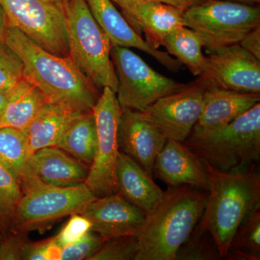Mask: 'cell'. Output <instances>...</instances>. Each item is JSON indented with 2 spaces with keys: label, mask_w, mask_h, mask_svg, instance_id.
<instances>
[{
  "label": "cell",
  "mask_w": 260,
  "mask_h": 260,
  "mask_svg": "<svg viewBox=\"0 0 260 260\" xmlns=\"http://www.w3.org/2000/svg\"><path fill=\"white\" fill-rule=\"evenodd\" d=\"M0 243V260H21L29 242L27 233L11 231Z\"/></svg>",
  "instance_id": "cell-33"
},
{
  "label": "cell",
  "mask_w": 260,
  "mask_h": 260,
  "mask_svg": "<svg viewBox=\"0 0 260 260\" xmlns=\"http://www.w3.org/2000/svg\"><path fill=\"white\" fill-rule=\"evenodd\" d=\"M184 144L203 162L223 172L251 167L260 158V104L220 127L194 126Z\"/></svg>",
  "instance_id": "cell-4"
},
{
  "label": "cell",
  "mask_w": 260,
  "mask_h": 260,
  "mask_svg": "<svg viewBox=\"0 0 260 260\" xmlns=\"http://www.w3.org/2000/svg\"><path fill=\"white\" fill-rule=\"evenodd\" d=\"M88 172V166L64 150L56 146L47 147L31 154L21 179L34 178L47 185L70 187L84 184Z\"/></svg>",
  "instance_id": "cell-18"
},
{
  "label": "cell",
  "mask_w": 260,
  "mask_h": 260,
  "mask_svg": "<svg viewBox=\"0 0 260 260\" xmlns=\"http://www.w3.org/2000/svg\"><path fill=\"white\" fill-rule=\"evenodd\" d=\"M21 197L12 231H44L64 217L80 214L95 199L85 183L70 187L47 185L34 178L20 181Z\"/></svg>",
  "instance_id": "cell-6"
},
{
  "label": "cell",
  "mask_w": 260,
  "mask_h": 260,
  "mask_svg": "<svg viewBox=\"0 0 260 260\" xmlns=\"http://www.w3.org/2000/svg\"><path fill=\"white\" fill-rule=\"evenodd\" d=\"M91 231V223L81 214L70 215V218L59 234L54 237L61 247L75 244Z\"/></svg>",
  "instance_id": "cell-32"
},
{
  "label": "cell",
  "mask_w": 260,
  "mask_h": 260,
  "mask_svg": "<svg viewBox=\"0 0 260 260\" xmlns=\"http://www.w3.org/2000/svg\"><path fill=\"white\" fill-rule=\"evenodd\" d=\"M226 1L235 2V3H244V4L248 5L260 3V0H226Z\"/></svg>",
  "instance_id": "cell-39"
},
{
  "label": "cell",
  "mask_w": 260,
  "mask_h": 260,
  "mask_svg": "<svg viewBox=\"0 0 260 260\" xmlns=\"http://www.w3.org/2000/svg\"><path fill=\"white\" fill-rule=\"evenodd\" d=\"M153 173L169 187L189 185L208 191L204 162L184 142L167 140L155 159Z\"/></svg>",
  "instance_id": "cell-17"
},
{
  "label": "cell",
  "mask_w": 260,
  "mask_h": 260,
  "mask_svg": "<svg viewBox=\"0 0 260 260\" xmlns=\"http://www.w3.org/2000/svg\"><path fill=\"white\" fill-rule=\"evenodd\" d=\"M97 139L93 112L85 113L73 121L56 146L90 168L95 157Z\"/></svg>",
  "instance_id": "cell-23"
},
{
  "label": "cell",
  "mask_w": 260,
  "mask_h": 260,
  "mask_svg": "<svg viewBox=\"0 0 260 260\" xmlns=\"http://www.w3.org/2000/svg\"><path fill=\"white\" fill-rule=\"evenodd\" d=\"M201 77L208 86L260 93V59L240 44L220 48L208 53Z\"/></svg>",
  "instance_id": "cell-12"
},
{
  "label": "cell",
  "mask_w": 260,
  "mask_h": 260,
  "mask_svg": "<svg viewBox=\"0 0 260 260\" xmlns=\"http://www.w3.org/2000/svg\"><path fill=\"white\" fill-rule=\"evenodd\" d=\"M61 250L54 237L37 243H29L23 259L25 260H60Z\"/></svg>",
  "instance_id": "cell-34"
},
{
  "label": "cell",
  "mask_w": 260,
  "mask_h": 260,
  "mask_svg": "<svg viewBox=\"0 0 260 260\" xmlns=\"http://www.w3.org/2000/svg\"><path fill=\"white\" fill-rule=\"evenodd\" d=\"M5 235L3 234V232L0 231V243H1L2 240H3V238H4Z\"/></svg>",
  "instance_id": "cell-41"
},
{
  "label": "cell",
  "mask_w": 260,
  "mask_h": 260,
  "mask_svg": "<svg viewBox=\"0 0 260 260\" xmlns=\"http://www.w3.org/2000/svg\"><path fill=\"white\" fill-rule=\"evenodd\" d=\"M208 191L189 185L169 187L146 215L135 237L134 260H175L179 249L199 222Z\"/></svg>",
  "instance_id": "cell-3"
},
{
  "label": "cell",
  "mask_w": 260,
  "mask_h": 260,
  "mask_svg": "<svg viewBox=\"0 0 260 260\" xmlns=\"http://www.w3.org/2000/svg\"><path fill=\"white\" fill-rule=\"evenodd\" d=\"M70 57L95 88L117 91L111 57L112 44L90 13L85 0H69L65 7Z\"/></svg>",
  "instance_id": "cell-5"
},
{
  "label": "cell",
  "mask_w": 260,
  "mask_h": 260,
  "mask_svg": "<svg viewBox=\"0 0 260 260\" xmlns=\"http://www.w3.org/2000/svg\"><path fill=\"white\" fill-rule=\"evenodd\" d=\"M21 194L20 183L0 165V231L5 236L13 229L15 210Z\"/></svg>",
  "instance_id": "cell-27"
},
{
  "label": "cell",
  "mask_w": 260,
  "mask_h": 260,
  "mask_svg": "<svg viewBox=\"0 0 260 260\" xmlns=\"http://www.w3.org/2000/svg\"><path fill=\"white\" fill-rule=\"evenodd\" d=\"M12 90H0V119L4 112L5 107H6L7 103L11 93Z\"/></svg>",
  "instance_id": "cell-38"
},
{
  "label": "cell",
  "mask_w": 260,
  "mask_h": 260,
  "mask_svg": "<svg viewBox=\"0 0 260 260\" xmlns=\"http://www.w3.org/2000/svg\"><path fill=\"white\" fill-rule=\"evenodd\" d=\"M116 177L119 192L146 215L161 201L164 191L154 182L153 177L121 151L118 155Z\"/></svg>",
  "instance_id": "cell-20"
},
{
  "label": "cell",
  "mask_w": 260,
  "mask_h": 260,
  "mask_svg": "<svg viewBox=\"0 0 260 260\" xmlns=\"http://www.w3.org/2000/svg\"><path fill=\"white\" fill-rule=\"evenodd\" d=\"M167 140L161 130L139 112L122 109L118 128L119 148L151 177L155 159Z\"/></svg>",
  "instance_id": "cell-15"
},
{
  "label": "cell",
  "mask_w": 260,
  "mask_h": 260,
  "mask_svg": "<svg viewBox=\"0 0 260 260\" xmlns=\"http://www.w3.org/2000/svg\"><path fill=\"white\" fill-rule=\"evenodd\" d=\"M260 102L259 93H241L208 86L195 127L210 129L232 122Z\"/></svg>",
  "instance_id": "cell-19"
},
{
  "label": "cell",
  "mask_w": 260,
  "mask_h": 260,
  "mask_svg": "<svg viewBox=\"0 0 260 260\" xmlns=\"http://www.w3.org/2000/svg\"><path fill=\"white\" fill-rule=\"evenodd\" d=\"M23 72L20 56L5 41L0 42V90H13L23 79Z\"/></svg>",
  "instance_id": "cell-29"
},
{
  "label": "cell",
  "mask_w": 260,
  "mask_h": 260,
  "mask_svg": "<svg viewBox=\"0 0 260 260\" xmlns=\"http://www.w3.org/2000/svg\"><path fill=\"white\" fill-rule=\"evenodd\" d=\"M81 114L46 103L24 130L32 153L42 148L56 146L66 129Z\"/></svg>",
  "instance_id": "cell-21"
},
{
  "label": "cell",
  "mask_w": 260,
  "mask_h": 260,
  "mask_svg": "<svg viewBox=\"0 0 260 260\" xmlns=\"http://www.w3.org/2000/svg\"><path fill=\"white\" fill-rule=\"evenodd\" d=\"M80 214L91 223L92 232L104 239L136 235L146 218L119 192L95 198Z\"/></svg>",
  "instance_id": "cell-13"
},
{
  "label": "cell",
  "mask_w": 260,
  "mask_h": 260,
  "mask_svg": "<svg viewBox=\"0 0 260 260\" xmlns=\"http://www.w3.org/2000/svg\"><path fill=\"white\" fill-rule=\"evenodd\" d=\"M239 44L258 59H260V26L249 32Z\"/></svg>",
  "instance_id": "cell-35"
},
{
  "label": "cell",
  "mask_w": 260,
  "mask_h": 260,
  "mask_svg": "<svg viewBox=\"0 0 260 260\" xmlns=\"http://www.w3.org/2000/svg\"><path fill=\"white\" fill-rule=\"evenodd\" d=\"M10 26L55 55L70 56L65 8L56 0H0Z\"/></svg>",
  "instance_id": "cell-8"
},
{
  "label": "cell",
  "mask_w": 260,
  "mask_h": 260,
  "mask_svg": "<svg viewBox=\"0 0 260 260\" xmlns=\"http://www.w3.org/2000/svg\"><path fill=\"white\" fill-rule=\"evenodd\" d=\"M46 103L40 90L23 78L10 93L0 119V127L9 126L24 131Z\"/></svg>",
  "instance_id": "cell-22"
},
{
  "label": "cell",
  "mask_w": 260,
  "mask_h": 260,
  "mask_svg": "<svg viewBox=\"0 0 260 260\" xmlns=\"http://www.w3.org/2000/svg\"><path fill=\"white\" fill-rule=\"evenodd\" d=\"M184 25L199 34L208 53L239 44L260 26V8L226 0H204L184 12Z\"/></svg>",
  "instance_id": "cell-7"
},
{
  "label": "cell",
  "mask_w": 260,
  "mask_h": 260,
  "mask_svg": "<svg viewBox=\"0 0 260 260\" xmlns=\"http://www.w3.org/2000/svg\"><path fill=\"white\" fill-rule=\"evenodd\" d=\"M32 152L23 130L0 127V165L20 181Z\"/></svg>",
  "instance_id": "cell-25"
},
{
  "label": "cell",
  "mask_w": 260,
  "mask_h": 260,
  "mask_svg": "<svg viewBox=\"0 0 260 260\" xmlns=\"http://www.w3.org/2000/svg\"><path fill=\"white\" fill-rule=\"evenodd\" d=\"M162 46L168 53L184 64L194 76L200 77L207 68V56L199 34L186 26L180 27L164 39Z\"/></svg>",
  "instance_id": "cell-24"
},
{
  "label": "cell",
  "mask_w": 260,
  "mask_h": 260,
  "mask_svg": "<svg viewBox=\"0 0 260 260\" xmlns=\"http://www.w3.org/2000/svg\"><path fill=\"white\" fill-rule=\"evenodd\" d=\"M121 112L122 108L115 92L109 87L103 88L93 109L96 123V150L85 181L95 198L119 192L116 169L119 153L118 128Z\"/></svg>",
  "instance_id": "cell-10"
},
{
  "label": "cell",
  "mask_w": 260,
  "mask_h": 260,
  "mask_svg": "<svg viewBox=\"0 0 260 260\" xmlns=\"http://www.w3.org/2000/svg\"><path fill=\"white\" fill-rule=\"evenodd\" d=\"M111 57L118 79L116 97L122 109L143 112L185 86L155 71L129 48L113 45Z\"/></svg>",
  "instance_id": "cell-9"
},
{
  "label": "cell",
  "mask_w": 260,
  "mask_h": 260,
  "mask_svg": "<svg viewBox=\"0 0 260 260\" xmlns=\"http://www.w3.org/2000/svg\"><path fill=\"white\" fill-rule=\"evenodd\" d=\"M217 246L210 234L195 226L187 240L178 251L175 260L220 259Z\"/></svg>",
  "instance_id": "cell-28"
},
{
  "label": "cell",
  "mask_w": 260,
  "mask_h": 260,
  "mask_svg": "<svg viewBox=\"0 0 260 260\" xmlns=\"http://www.w3.org/2000/svg\"><path fill=\"white\" fill-rule=\"evenodd\" d=\"M208 198L197 229L213 238L221 259H225L236 232L260 204V177L254 168L223 172L204 162Z\"/></svg>",
  "instance_id": "cell-2"
},
{
  "label": "cell",
  "mask_w": 260,
  "mask_h": 260,
  "mask_svg": "<svg viewBox=\"0 0 260 260\" xmlns=\"http://www.w3.org/2000/svg\"><path fill=\"white\" fill-rule=\"evenodd\" d=\"M99 26L107 34L112 45L136 48L155 58L172 72L181 70V64L167 52L154 49L128 23L116 9L112 0H85Z\"/></svg>",
  "instance_id": "cell-16"
},
{
  "label": "cell",
  "mask_w": 260,
  "mask_h": 260,
  "mask_svg": "<svg viewBox=\"0 0 260 260\" xmlns=\"http://www.w3.org/2000/svg\"><path fill=\"white\" fill-rule=\"evenodd\" d=\"M9 26L8 19L7 18L4 10H3L1 5H0V42L5 41Z\"/></svg>",
  "instance_id": "cell-37"
},
{
  "label": "cell",
  "mask_w": 260,
  "mask_h": 260,
  "mask_svg": "<svg viewBox=\"0 0 260 260\" xmlns=\"http://www.w3.org/2000/svg\"><path fill=\"white\" fill-rule=\"evenodd\" d=\"M225 259H260V204L252 210L238 229Z\"/></svg>",
  "instance_id": "cell-26"
},
{
  "label": "cell",
  "mask_w": 260,
  "mask_h": 260,
  "mask_svg": "<svg viewBox=\"0 0 260 260\" xmlns=\"http://www.w3.org/2000/svg\"><path fill=\"white\" fill-rule=\"evenodd\" d=\"M137 253L135 236L106 239L89 260H134Z\"/></svg>",
  "instance_id": "cell-30"
},
{
  "label": "cell",
  "mask_w": 260,
  "mask_h": 260,
  "mask_svg": "<svg viewBox=\"0 0 260 260\" xmlns=\"http://www.w3.org/2000/svg\"><path fill=\"white\" fill-rule=\"evenodd\" d=\"M139 1L156 2V3H165V4L176 7V8H179L183 11H185L186 9L193 6V5L202 3L204 0H139Z\"/></svg>",
  "instance_id": "cell-36"
},
{
  "label": "cell",
  "mask_w": 260,
  "mask_h": 260,
  "mask_svg": "<svg viewBox=\"0 0 260 260\" xmlns=\"http://www.w3.org/2000/svg\"><path fill=\"white\" fill-rule=\"evenodd\" d=\"M208 85L201 76L180 90L160 98L140 115L159 128L168 140L184 142L198 122Z\"/></svg>",
  "instance_id": "cell-11"
},
{
  "label": "cell",
  "mask_w": 260,
  "mask_h": 260,
  "mask_svg": "<svg viewBox=\"0 0 260 260\" xmlns=\"http://www.w3.org/2000/svg\"><path fill=\"white\" fill-rule=\"evenodd\" d=\"M5 42L21 58L24 78L40 90L46 102L70 112H93L102 91L70 56L51 54L11 26Z\"/></svg>",
  "instance_id": "cell-1"
},
{
  "label": "cell",
  "mask_w": 260,
  "mask_h": 260,
  "mask_svg": "<svg viewBox=\"0 0 260 260\" xmlns=\"http://www.w3.org/2000/svg\"><path fill=\"white\" fill-rule=\"evenodd\" d=\"M105 240L96 233L90 231L81 240L63 247L60 260H89Z\"/></svg>",
  "instance_id": "cell-31"
},
{
  "label": "cell",
  "mask_w": 260,
  "mask_h": 260,
  "mask_svg": "<svg viewBox=\"0 0 260 260\" xmlns=\"http://www.w3.org/2000/svg\"><path fill=\"white\" fill-rule=\"evenodd\" d=\"M56 1L58 2L59 4L62 5V6L65 8V7L68 5V1H69V0H56Z\"/></svg>",
  "instance_id": "cell-40"
},
{
  "label": "cell",
  "mask_w": 260,
  "mask_h": 260,
  "mask_svg": "<svg viewBox=\"0 0 260 260\" xmlns=\"http://www.w3.org/2000/svg\"><path fill=\"white\" fill-rule=\"evenodd\" d=\"M120 8L128 23L140 36L143 34L150 47L158 49L164 39L180 27L185 26L183 10L156 2L112 0Z\"/></svg>",
  "instance_id": "cell-14"
}]
</instances>
